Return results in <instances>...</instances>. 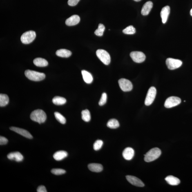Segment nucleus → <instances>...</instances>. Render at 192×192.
Here are the masks:
<instances>
[{
    "mask_svg": "<svg viewBox=\"0 0 192 192\" xmlns=\"http://www.w3.org/2000/svg\"><path fill=\"white\" fill-rule=\"evenodd\" d=\"M30 117L32 121L40 124L44 123L47 118L46 113L43 110L40 109L36 110L32 112Z\"/></svg>",
    "mask_w": 192,
    "mask_h": 192,
    "instance_id": "nucleus-1",
    "label": "nucleus"
},
{
    "mask_svg": "<svg viewBox=\"0 0 192 192\" xmlns=\"http://www.w3.org/2000/svg\"><path fill=\"white\" fill-rule=\"evenodd\" d=\"M161 150L158 148H154L149 150L144 155V160L147 162H152L160 157Z\"/></svg>",
    "mask_w": 192,
    "mask_h": 192,
    "instance_id": "nucleus-2",
    "label": "nucleus"
},
{
    "mask_svg": "<svg viewBox=\"0 0 192 192\" xmlns=\"http://www.w3.org/2000/svg\"><path fill=\"white\" fill-rule=\"evenodd\" d=\"M25 75L30 80L34 81H42L45 78L44 73L30 70H26L25 72Z\"/></svg>",
    "mask_w": 192,
    "mask_h": 192,
    "instance_id": "nucleus-3",
    "label": "nucleus"
},
{
    "mask_svg": "<svg viewBox=\"0 0 192 192\" xmlns=\"http://www.w3.org/2000/svg\"><path fill=\"white\" fill-rule=\"evenodd\" d=\"M96 55L100 60L106 65H108L111 61V58L110 55L106 50L102 49H99L96 52Z\"/></svg>",
    "mask_w": 192,
    "mask_h": 192,
    "instance_id": "nucleus-4",
    "label": "nucleus"
},
{
    "mask_svg": "<svg viewBox=\"0 0 192 192\" xmlns=\"http://www.w3.org/2000/svg\"><path fill=\"white\" fill-rule=\"evenodd\" d=\"M36 37V32L33 31L25 32L21 37V41L23 44H28L33 41Z\"/></svg>",
    "mask_w": 192,
    "mask_h": 192,
    "instance_id": "nucleus-5",
    "label": "nucleus"
},
{
    "mask_svg": "<svg viewBox=\"0 0 192 192\" xmlns=\"http://www.w3.org/2000/svg\"><path fill=\"white\" fill-rule=\"evenodd\" d=\"M157 94V90L154 87H151L148 90L147 95L145 100L144 104L146 106H149L152 104L155 99Z\"/></svg>",
    "mask_w": 192,
    "mask_h": 192,
    "instance_id": "nucleus-6",
    "label": "nucleus"
},
{
    "mask_svg": "<svg viewBox=\"0 0 192 192\" xmlns=\"http://www.w3.org/2000/svg\"><path fill=\"white\" fill-rule=\"evenodd\" d=\"M182 62L180 60L168 58L166 61V64L170 70H174L180 67L182 64Z\"/></svg>",
    "mask_w": 192,
    "mask_h": 192,
    "instance_id": "nucleus-7",
    "label": "nucleus"
},
{
    "mask_svg": "<svg viewBox=\"0 0 192 192\" xmlns=\"http://www.w3.org/2000/svg\"><path fill=\"white\" fill-rule=\"evenodd\" d=\"M118 83L121 89L123 91L128 92L133 89V85L129 80L124 78L119 80Z\"/></svg>",
    "mask_w": 192,
    "mask_h": 192,
    "instance_id": "nucleus-8",
    "label": "nucleus"
},
{
    "mask_svg": "<svg viewBox=\"0 0 192 192\" xmlns=\"http://www.w3.org/2000/svg\"><path fill=\"white\" fill-rule=\"evenodd\" d=\"M181 103L180 98L176 97H171L166 99L164 103L166 108H171L178 106Z\"/></svg>",
    "mask_w": 192,
    "mask_h": 192,
    "instance_id": "nucleus-9",
    "label": "nucleus"
},
{
    "mask_svg": "<svg viewBox=\"0 0 192 192\" xmlns=\"http://www.w3.org/2000/svg\"><path fill=\"white\" fill-rule=\"evenodd\" d=\"M130 57L133 61L137 63H141L145 61L146 56L142 52L140 51H133L130 54Z\"/></svg>",
    "mask_w": 192,
    "mask_h": 192,
    "instance_id": "nucleus-10",
    "label": "nucleus"
},
{
    "mask_svg": "<svg viewBox=\"0 0 192 192\" xmlns=\"http://www.w3.org/2000/svg\"><path fill=\"white\" fill-rule=\"evenodd\" d=\"M126 178L128 182L133 185L140 187H143L144 186V184L140 179L135 176L127 175Z\"/></svg>",
    "mask_w": 192,
    "mask_h": 192,
    "instance_id": "nucleus-11",
    "label": "nucleus"
},
{
    "mask_svg": "<svg viewBox=\"0 0 192 192\" xmlns=\"http://www.w3.org/2000/svg\"><path fill=\"white\" fill-rule=\"evenodd\" d=\"M10 129L12 131L18 133L23 136L29 139H31L33 138V137L31 134L27 130L15 127H12L10 128Z\"/></svg>",
    "mask_w": 192,
    "mask_h": 192,
    "instance_id": "nucleus-12",
    "label": "nucleus"
},
{
    "mask_svg": "<svg viewBox=\"0 0 192 192\" xmlns=\"http://www.w3.org/2000/svg\"><path fill=\"white\" fill-rule=\"evenodd\" d=\"M134 150L131 147H127L124 150L122 153L123 157L126 160H131L134 155Z\"/></svg>",
    "mask_w": 192,
    "mask_h": 192,
    "instance_id": "nucleus-13",
    "label": "nucleus"
},
{
    "mask_svg": "<svg viewBox=\"0 0 192 192\" xmlns=\"http://www.w3.org/2000/svg\"><path fill=\"white\" fill-rule=\"evenodd\" d=\"M7 158L11 160H14L17 162H21L23 160V157L19 152H16L9 153Z\"/></svg>",
    "mask_w": 192,
    "mask_h": 192,
    "instance_id": "nucleus-14",
    "label": "nucleus"
},
{
    "mask_svg": "<svg viewBox=\"0 0 192 192\" xmlns=\"http://www.w3.org/2000/svg\"><path fill=\"white\" fill-rule=\"evenodd\" d=\"M80 21V18L78 15H73L68 18L66 21V24L68 26H74L78 23Z\"/></svg>",
    "mask_w": 192,
    "mask_h": 192,
    "instance_id": "nucleus-15",
    "label": "nucleus"
},
{
    "mask_svg": "<svg viewBox=\"0 0 192 192\" xmlns=\"http://www.w3.org/2000/svg\"><path fill=\"white\" fill-rule=\"evenodd\" d=\"M170 12V8L169 6L164 7L162 9L160 12V16L163 23H165L167 21Z\"/></svg>",
    "mask_w": 192,
    "mask_h": 192,
    "instance_id": "nucleus-16",
    "label": "nucleus"
},
{
    "mask_svg": "<svg viewBox=\"0 0 192 192\" xmlns=\"http://www.w3.org/2000/svg\"><path fill=\"white\" fill-rule=\"evenodd\" d=\"M153 6V3L151 1H148L144 4L141 10V14L143 15H148Z\"/></svg>",
    "mask_w": 192,
    "mask_h": 192,
    "instance_id": "nucleus-17",
    "label": "nucleus"
},
{
    "mask_svg": "<svg viewBox=\"0 0 192 192\" xmlns=\"http://www.w3.org/2000/svg\"><path fill=\"white\" fill-rule=\"evenodd\" d=\"M88 168L90 171L96 173L100 172L103 170L102 165L98 163L90 164L88 165Z\"/></svg>",
    "mask_w": 192,
    "mask_h": 192,
    "instance_id": "nucleus-18",
    "label": "nucleus"
},
{
    "mask_svg": "<svg viewBox=\"0 0 192 192\" xmlns=\"http://www.w3.org/2000/svg\"><path fill=\"white\" fill-rule=\"evenodd\" d=\"M165 180L168 184L171 185H177L180 183V180L177 177L173 176H168L165 178Z\"/></svg>",
    "mask_w": 192,
    "mask_h": 192,
    "instance_id": "nucleus-19",
    "label": "nucleus"
},
{
    "mask_svg": "<svg viewBox=\"0 0 192 192\" xmlns=\"http://www.w3.org/2000/svg\"><path fill=\"white\" fill-rule=\"evenodd\" d=\"M83 80L87 84H90L93 81V77L91 73L85 70L81 71Z\"/></svg>",
    "mask_w": 192,
    "mask_h": 192,
    "instance_id": "nucleus-20",
    "label": "nucleus"
},
{
    "mask_svg": "<svg viewBox=\"0 0 192 192\" xmlns=\"http://www.w3.org/2000/svg\"><path fill=\"white\" fill-rule=\"evenodd\" d=\"M68 153L67 152L64 151H57L54 154L53 158L55 160L59 161L63 160L67 156Z\"/></svg>",
    "mask_w": 192,
    "mask_h": 192,
    "instance_id": "nucleus-21",
    "label": "nucleus"
},
{
    "mask_svg": "<svg viewBox=\"0 0 192 192\" xmlns=\"http://www.w3.org/2000/svg\"><path fill=\"white\" fill-rule=\"evenodd\" d=\"M56 55L60 57L68 58L71 55L72 52L69 50L61 49L57 51L56 52Z\"/></svg>",
    "mask_w": 192,
    "mask_h": 192,
    "instance_id": "nucleus-22",
    "label": "nucleus"
},
{
    "mask_svg": "<svg viewBox=\"0 0 192 192\" xmlns=\"http://www.w3.org/2000/svg\"><path fill=\"white\" fill-rule=\"evenodd\" d=\"M34 64L39 67H44L48 65V62L45 59L41 58H37L34 59Z\"/></svg>",
    "mask_w": 192,
    "mask_h": 192,
    "instance_id": "nucleus-23",
    "label": "nucleus"
},
{
    "mask_svg": "<svg viewBox=\"0 0 192 192\" xmlns=\"http://www.w3.org/2000/svg\"><path fill=\"white\" fill-rule=\"evenodd\" d=\"M107 126L112 129H115L119 128V121L115 119H110L107 124Z\"/></svg>",
    "mask_w": 192,
    "mask_h": 192,
    "instance_id": "nucleus-24",
    "label": "nucleus"
},
{
    "mask_svg": "<svg viewBox=\"0 0 192 192\" xmlns=\"http://www.w3.org/2000/svg\"><path fill=\"white\" fill-rule=\"evenodd\" d=\"M66 101L64 98L59 96H56L52 99V102L56 105H63L66 103Z\"/></svg>",
    "mask_w": 192,
    "mask_h": 192,
    "instance_id": "nucleus-25",
    "label": "nucleus"
},
{
    "mask_svg": "<svg viewBox=\"0 0 192 192\" xmlns=\"http://www.w3.org/2000/svg\"><path fill=\"white\" fill-rule=\"evenodd\" d=\"M9 102L8 96L5 94L0 95V106L3 107L7 106Z\"/></svg>",
    "mask_w": 192,
    "mask_h": 192,
    "instance_id": "nucleus-26",
    "label": "nucleus"
},
{
    "mask_svg": "<svg viewBox=\"0 0 192 192\" xmlns=\"http://www.w3.org/2000/svg\"><path fill=\"white\" fill-rule=\"evenodd\" d=\"M81 118L85 122H88L91 119V116L90 112L87 109L83 110L81 112Z\"/></svg>",
    "mask_w": 192,
    "mask_h": 192,
    "instance_id": "nucleus-27",
    "label": "nucleus"
},
{
    "mask_svg": "<svg viewBox=\"0 0 192 192\" xmlns=\"http://www.w3.org/2000/svg\"><path fill=\"white\" fill-rule=\"evenodd\" d=\"M105 30V27L104 25L101 23H100L98 29L95 31V34L97 36L101 37L104 34Z\"/></svg>",
    "mask_w": 192,
    "mask_h": 192,
    "instance_id": "nucleus-28",
    "label": "nucleus"
},
{
    "mask_svg": "<svg viewBox=\"0 0 192 192\" xmlns=\"http://www.w3.org/2000/svg\"><path fill=\"white\" fill-rule=\"evenodd\" d=\"M56 119L59 122L62 124H64L66 123V119L59 112H56L54 113Z\"/></svg>",
    "mask_w": 192,
    "mask_h": 192,
    "instance_id": "nucleus-29",
    "label": "nucleus"
},
{
    "mask_svg": "<svg viewBox=\"0 0 192 192\" xmlns=\"http://www.w3.org/2000/svg\"><path fill=\"white\" fill-rule=\"evenodd\" d=\"M123 32L125 34L132 35L134 34L136 32V29L132 25L128 26L123 30Z\"/></svg>",
    "mask_w": 192,
    "mask_h": 192,
    "instance_id": "nucleus-30",
    "label": "nucleus"
},
{
    "mask_svg": "<svg viewBox=\"0 0 192 192\" xmlns=\"http://www.w3.org/2000/svg\"><path fill=\"white\" fill-rule=\"evenodd\" d=\"M103 144V142L102 140H97L96 141L93 145L94 150L96 151H98L102 147Z\"/></svg>",
    "mask_w": 192,
    "mask_h": 192,
    "instance_id": "nucleus-31",
    "label": "nucleus"
},
{
    "mask_svg": "<svg viewBox=\"0 0 192 192\" xmlns=\"http://www.w3.org/2000/svg\"><path fill=\"white\" fill-rule=\"evenodd\" d=\"M51 172L56 175H61L66 172L64 170L61 169H53L51 171Z\"/></svg>",
    "mask_w": 192,
    "mask_h": 192,
    "instance_id": "nucleus-32",
    "label": "nucleus"
},
{
    "mask_svg": "<svg viewBox=\"0 0 192 192\" xmlns=\"http://www.w3.org/2000/svg\"><path fill=\"white\" fill-rule=\"evenodd\" d=\"M107 96L106 93H103L101 95L100 100L99 104L100 106H103L106 104L107 101Z\"/></svg>",
    "mask_w": 192,
    "mask_h": 192,
    "instance_id": "nucleus-33",
    "label": "nucleus"
},
{
    "mask_svg": "<svg viewBox=\"0 0 192 192\" xmlns=\"http://www.w3.org/2000/svg\"><path fill=\"white\" fill-rule=\"evenodd\" d=\"M80 0H68V4L70 6H75L77 5Z\"/></svg>",
    "mask_w": 192,
    "mask_h": 192,
    "instance_id": "nucleus-34",
    "label": "nucleus"
},
{
    "mask_svg": "<svg viewBox=\"0 0 192 192\" xmlns=\"http://www.w3.org/2000/svg\"><path fill=\"white\" fill-rule=\"evenodd\" d=\"M8 142V139L5 137L1 136L0 137V144L1 145H2L6 144Z\"/></svg>",
    "mask_w": 192,
    "mask_h": 192,
    "instance_id": "nucleus-35",
    "label": "nucleus"
},
{
    "mask_svg": "<svg viewBox=\"0 0 192 192\" xmlns=\"http://www.w3.org/2000/svg\"><path fill=\"white\" fill-rule=\"evenodd\" d=\"M47 191L46 188L44 186L41 185L39 186L37 188V192H47Z\"/></svg>",
    "mask_w": 192,
    "mask_h": 192,
    "instance_id": "nucleus-36",
    "label": "nucleus"
},
{
    "mask_svg": "<svg viewBox=\"0 0 192 192\" xmlns=\"http://www.w3.org/2000/svg\"><path fill=\"white\" fill-rule=\"evenodd\" d=\"M190 14H191V16H192V9L191 10V12H190Z\"/></svg>",
    "mask_w": 192,
    "mask_h": 192,
    "instance_id": "nucleus-37",
    "label": "nucleus"
},
{
    "mask_svg": "<svg viewBox=\"0 0 192 192\" xmlns=\"http://www.w3.org/2000/svg\"><path fill=\"white\" fill-rule=\"evenodd\" d=\"M136 1H141V0H133Z\"/></svg>",
    "mask_w": 192,
    "mask_h": 192,
    "instance_id": "nucleus-38",
    "label": "nucleus"
}]
</instances>
